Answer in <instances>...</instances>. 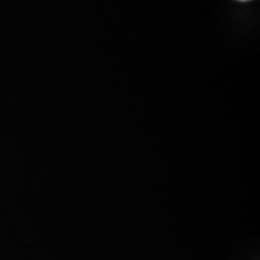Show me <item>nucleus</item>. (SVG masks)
Here are the masks:
<instances>
[{"label": "nucleus", "instance_id": "1", "mask_svg": "<svg viewBox=\"0 0 260 260\" xmlns=\"http://www.w3.org/2000/svg\"><path fill=\"white\" fill-rule=\"evenodd\" d=\"M239 2H249V0H239Z\"/></svg>", "mask_w": 260, "mask_h": 260}]
</instances>
